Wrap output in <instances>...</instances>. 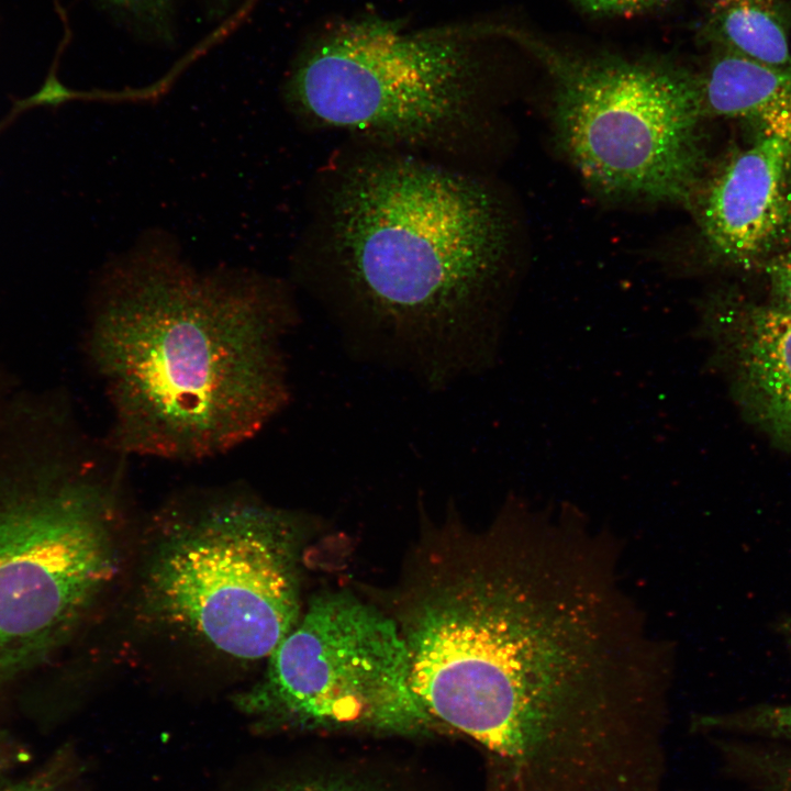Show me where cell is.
Returning a JSON list of instances; mask_svg holds the SVG:
<instances>
[{
	"instance_id": "obj_17",
	"label": "cell",
	"mask_w": 791,
	"mask_h": 791,
	"mask_svg": "<svg viewBox=\"0 0 791 791\" xmlns=\"http://www.w3.org/2000/svg\"><path fill=\"white\" fill-rule=\"evenodd\" d=\"M56 786L57 780L53 773L43 772L21 782L5 787L0 791H55Z\"/></svg>"
},
{
	"instance_id": "obj_10",
	"label": "cell",
	"mask_w": 791,
	"mask_h": 791,
	"mask_svg": "<svg viewBox=\"0 0 791 791\" xmlns=\"http://www.w3.org/2000/svg\"><path fill=\"white\" fill-rule=\"evenodd\" d=\"M708 317L738 403L773 442L791 449V312L728 298Z\"/></svg>"
},
{
	"instance_id": "obj_6",
	"label": "cell",
	"mask_w": 791,
	"mask_h": 791,
	"mask_svg": "<svg viewBox=\"0 0 791 791\" xmlns=\"http://www.w3.org/2000/svg\"><path fill=\"white\" fill-rule=\"evenodd\" d=\"M209 501L157 548L147 606L226 656L268 658L301 615L294 519L243 497Z\"/></svg>"
},
{
	"instance_id": "obj_1",
	"label": "cell",
	"mask_w": 791,
	"mask_h": 791,
	"mask_svg": "<svg viewBox=\"0 0 791 791\" xmlns=\"http://www.w3.org/2000/svg\"><path fill=\"white\" fill-rule=\"evenodd\" d=\"M617 568L576 511L519 500L479 531L449 510L411 559L393 619L412 690L511 791H584L646 731L664 649Z\"/></svg>"
},
{
	"instance_id": "obj_19",
	"label": "cell",
	"mask_w": 791,
	"mask_h": 791,
	"mask_svg": "<svg viewBox=\"0 0 791 791\" xmlns=\"http://www.w3.org/2000/svg\"><path fill=\"white\" fill-rule=\"evenodd\" d=\"M787 773H789L788 787H789V790L791 791V770Z\"/></svg>"
},
{
	"instance_id": "obj_12",
	"label": "cell",
	"mask_w": 791,
	"mask_h": 791,
	"mask_svg": "<svg viewBox=\"0 0 791 791\" xmlns=\"http://www.w3.org/2000/svg\"><path fill=\"white\" fill-rule=\"evenodd\" d=\"M791 0H712L706 31L717 47L791 68Z\"/></svg>"
},
{
	"instance_id": "obj_9",
	"label": "cell",
	"mask_w": 791,
	"mask_h": 791,
	"mask_svg": "<svg viewBox=\"0 0 791 791\" xmlns=\"http://www.w3.org/2000/svg\"><path fill=\"white\" fill-rule=\"evenodd\" d=\"M690 205L712 255L760 268L791 247V144L755 134L702 177Z\"/></svg>"
},
{
	"instance_id": "obj_15",
	"label": "cell",
	"mask_w": 791,
	"mask_h": 791,
	"mask_svg": "<svg viewBox=\"0 0 791 791\" xmlns=\"http://www.w3.org/2000/svg\"><path fill=\"white\" fill-rule=\"evenodd\" d=\"M588 11L601 14L627 15L661 7L670 0H573Z\"/></svg>"
},
{
	"instance_id": "obj_2",
	"label": "cell",
	"mask_w": 791,
	"mask_h": 791,
	"mask_svg": "<svg viewBox=\"0 0 791 791\" xmlns=\"http://www.w3.org/2000/svg\"><path fill=\"white\" fill-rule=\"evenodd\" d=\"M298 322L283 281L198 269L175 235L141 233L100 267L90 352L118 454L193 461L253 438L290 400L282 339Z\"/></svg>"
},
{
	"instance_id": "obj_20",
	"label": "cell",
	"mask_w": 791,
	"mask_h": 791,
	"mask_svg": "<svg viewBox=\"0 0 791 791\" xmlns=\"http://www.w3.org/2000/svg\"><path fill=\"white\" fill-rule=\"evenodd\" d=\"M488 791H495V790L489 789Z\"/></svg>"
},
{
	"instance_id": "obj_16",
	"label": "cell",
	"mask_w": 791,
	"mask_h": 791,
	"mask_svg": "<svg viewBox=\"0 0 791 791\" xmlns=\"http://www.w3.org/2000/svg\"><path fill=\"white\" fill-rule=\"evenodd\" d=\"M112 8L122 10L126 13L155 18L164 13L171 0H102Z\"/></svg>"
},
{
	"instance_id": "obj_14",
	"label": "cell",
	"mask_w": 791,
	"mask_h": 791,
	"mask_svg": "<svg viewBox=\"0 0 791 791\" xmlns=\"http://www.w3.org/2000/svg\"><path fill=\"white\" fill-rule=\"evenodd\" d=\"M760 268L768 286L767 304L791 312V247L770 258Z\"/></svg>"
},
{
	"instance_id": "obj_13",
	"label": "cell",
	"mask_w": 791,
	"mask_h": 791,
	"mask_svg": "<svg viewBox=\"0 0 791 791\" xmlns=\"http://www.w3.org/2000/svg\"><path fill=\"white\" fill-rule=\"evenodd\" d=\"M693 728L704 732L751 733L791 743V704L760 705L745 711L702 715Z\"/></svg>"
},
{
	"instance_id": "obj_5",
	"label": "cell",
	"mask_w": 791,
	"mask_h": 791,
	"mask_svg": "<svg viewBox=\"0 0 791 791\" xmlns=\"http://www.w3.org/2000/svg\"><path fill=\"white\" fill-rule=\"evenodd\" d=\"M492 23L410 30L367 16L341 22L298 56L283 88L300 120L410 143L461 122L483 75Z\"/></svg>"
},
{
	"instance_id": "obj_18",
	"label": "cell",
	"mask_w": 791,
	"mask_h": 791,
	"mask_svg": "<svg viewBox=\"0 0 791 791\" xmlns=\"http://www.w3.org/2000/svg\"><path fill=\"white\" fill-rule=\"evenodd\" d=\"M280 791H367L349 783L320 781L290 787Z\"/></svg>"
},
{
	"instance_id": "obj_3",
	"label": "cell",
	"mask_w": 791,
	"mask_h": 791,
	"mask_svg": "<svg viewBox=\"0 0 791 791\" xmlns=\"http://www.w3.org/2000/svg\"><path fill=\"white\" fill-rule=\"evenodd\" d=\"M327 312L348 353L442 391L489 369L504 325L491 304L505 247L492 194L404 158L347 172L333 199Z\"/></svg>"
},
{
	"instance_id": "obj_8",
	"label": "cell",
	"mask_w": 791,
	"mask_h": 791,
	"mask_svg": "<svg viewBox=\"0 0 791 791\" xmlns=\"http://www.w3.org/2000/svg\"><path fill=\"white\" fill-rule=\"evenodd\" d=\"M71 479L0 503V682L44 658L115 568V483Z\"/></svg>"
},
{
	"instance_id": "obj_7",
	"label": "cell",
	"mask_w": 791,
	"mask_h": 791,
	"mask_svg": "<svg viewBox=\"0 0 791 791\" xmlns=\"http://www.w3.org/2000/svg\"><path fill=\"white\" fill-rule=\"evenodd\" d=\"M267 659L263 678L238 697L247 713L403 733L434 724L412 690L396 620L347 591L313 598Z\"/></svg>"
},
{
	"instance_id": "obj_4",
	"label": "cell",
	"mask_w": 791,
	"mask_h": 791,
	"mask_svg": "<svg viewBox=\"0 0 791 791\" xmlns=\"http://www.w3.org/2000/svg\"><path fill=\"white\" fill-rule=\"evenodd\" d=\"M503 33L547 70L557 142L591 188L690 205L704 160L695 74L666 62L579 55L510 25Z\"/></svg>"
},
{
	"instance_id": "obj_11",
	"label": "cell",
	"mask_w": 791,
	"mask_h": 791,
	"mask_svg": "<svg viewBox=\"0 0 791 791\" xmlns=\"http://www.w3.org/2000/svg\"><path fill=\"white\" fill-rule=\"evenodd\" d=\"M695 79L705 116L737 120L791 144V68L717 47Z\"/></svg>"
}]
</instances>
